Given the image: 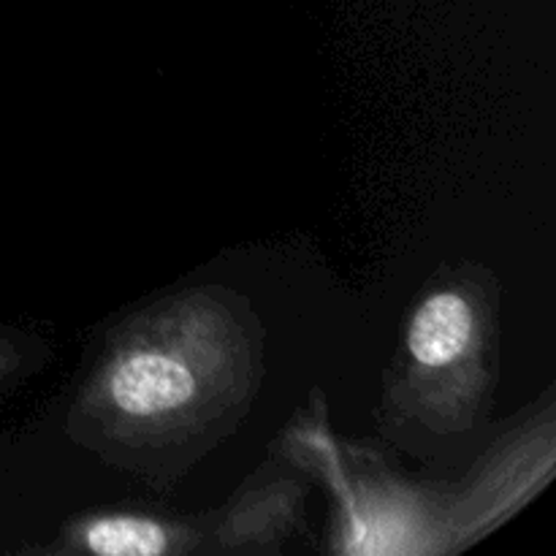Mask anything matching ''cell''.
<instances>
[{"mask_svg":"<svg viewBox=\"0 0 556 556\" xmlns=\"http://www.w3.org/2000/svg\"><path fill=\"white\" fill-rule=\"evenodd\" d=\"M250 389V342L210 296L163 304L98 364L81 416L106 445H166L220 421Z\"/></svg>","mask_w":556,"mask_h":556,"instance_id":"1","label":"cell"},{"mask_svg":"<svg viewBox=\"0 0 556 556\" xmlns=\"http://www.w3.org/2000/svg\"><path fill=\"white\" fill-rule=\"evenodd\" d=\"M185 527L139 514H101L76 525L68 541L76 552L101 556H157L190 548Z\"/></svg>","mask_w":556,"mask_h":556,"instance_id":"3","label":"cell"},{"mask_svg":"<svg viewBox=\"0 0 556 556\" xmlns=\"http://www.w3.org/2000/svg\"><path fill=\"white\" fill-rule=\"evenodd\" d=\"M489 304L470 280L434 286L416 304L405 329V383L407 402L424 418L454 427L470 421L472 402L489 386Z\"/></svg>","mask_w":556,"mask_h":556,"instance_id":"2","label":"cell"},{"mask_svg":"<svg viewBox=\"0 0 556 556\" xmlns=\"http://www.w3.org/2000/svg\"><path fill=\"white\" fill-rule=\"evenodd\" d=\"M14 364H16L14 348H11L5 340H0V380H3L11 369H14Z\"/></svg>","mask_w":556,"mask_h":556,"instance_id":"4","label":"cell"}]
</instances>
